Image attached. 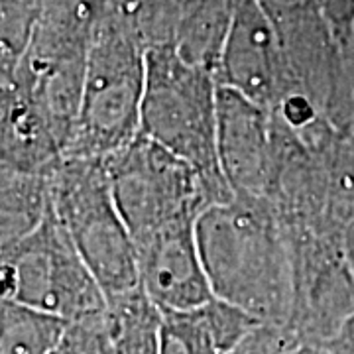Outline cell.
Here are the masks:
<instances>
[{"mask_svg":"<svg viewBox=\"0 0 354 354\" xmlns=\"http://www.w3.org/2000/svg\"><path fill=\"white\" fill-rule=\"evenodd\" d=\"M203 268L216 299L260 325L291 330L295 276L288 230L266 201L232 197L197 223Z\"/></svg>","mask_w":354,"mask_h":354,"instance_id":"cell-1","label":"cell"},{"mask_svg":"<svg viewBox=\"0 0 354 354\" xmlns=\"http://www.w3.org/2000/svg\"><path fill=\"white\" fill-rule=\"evenodd\" d=\"M146 50L128 10L104 0L88 48L75 134L65 158L104 160L140 134Z\"/></svg>","mask_w":354,"mask_h":354,"instance_id":"cell-2","label":"cell"},{"mask_svg":"<svg viewBox=\"0 0 354 354\" xmlns=\"http://www.w3.org/2000/svg\"><path fill=\"white\" fill-rule=\"evenodd\" d=\"M218 83L174 50L146 51V93L140 134L191 165L213 205L234 193L218 160Z\"/></svg>","mask_w":354,"mask_h":354,"instance_id":"cell-3","label":"cell"},{"mask_svg":"<svg viewBox=\"0 0 354 354\" xmlns=\"http://www.w3.org/2000/svg\"><path fill=\"white\" fill-rule=\"evenodd\" d=\"M51 205L106 301L142 288L136 246L102 160L64 158L51 176Z\"/></svg>","mask_w":354,"mask_h":354,"instance_id":"cell-4","label":"cell"},{"mask_svg":"<svg viewBox=\"0 0 354 354\" xmlns=\"http://www.w3.org/2000/svg\"><path fill=\"white\" fill-rule=\"evenodd\" d=\"M102 162L136 248L174 228L197 225L213 205L191 165L142 134Z\"/></svg>","mask_w":354,"mask_h":354,"instance_id":"cell-5","label":"cell"},{"mask_svg":"<svg viewBox=\"0 0 354 354\" xmlns=\"http://www.w3.org/2000/svg\"><path fill=\"white\" fill-rule=\"evenodd\" d=\"M0 254L2 297L65 323L106 311L104 291L53 211L36 232Z\"/></svg>","mask_w":354,"mask_h":354,"instance_id":"cell-6","label":"cell"},{"mask_svg":"<svg viewBox=\"0 0 354 354\" xmlns=\"http://www.w3.org/2000/svg\"><path fill=\"white\" fill-rule=\"evenodd\" d=\"M216 83L276 113L293 93L278 34L260 0H232Z\"/></svg>","mask_w":354,"mask_h":354,"instance_id":"cell-7","label":"cell"},{"mask_svg":"<svg viewBox=\"0 0 354 354\" xmlns=\"http://www.w3.org/2000/svg\"><path fill=\"white\" fill-rule=\"evenodd\" d=\"M218 160L236 197L270 203L276 181L274 116L244 95L218 85Z\"/></svg>","mask_w":354,"mask_h":354,"instance_id":"cell-8","label":"cell"},{"mask_svg":"<svg viewBox=\"0 0 354 354\" xmlns=\"http://www.w3.org/2000/svg\"><path fill=\"white\" fill-rule=\"evenodd\" d=\"M140 286L162 311H185L215 295L197 244V225L179 227L136 248Z\"/></svg>","mask_w":354,"mask_h":354,"instance_id":"cell-9","label":"cell"},{"mask_svg":"<svg viewBox=\"0 0 354 354\" xmlns=\"http://www.w3.org/2000/svg\"><path fill=\"white\" fill-rule=\"evenodd\" d=\"M0 128V169L48 174L65 158L38 104L12 81H2Z\"/></svg>","mask_w":354,"mask_h":354,"instance_id":"cell-10","label":"cell"},{"mask_svg":"<svg viewBox=\"0 0 354 354\" xmlns=\"http://www.w3.org/2000/svg\"><path fill=\"white\" fill-rule=\"evenodd\" d=\"M256 325L216 297L185 311H164L160 354H227Z\"/></svg>","mask_w":354,"mask_h":354,"instance_id":"cell-11","label":"cell"},{"mask_svg":"<svg viewBox=\"0 0 354 354\" xmlns=\"http://www.w3.org/2000/svg\"><path fill=\"white\" fill-rule=\"evenodd\" d=\"M51 176L0 169V252L28 239L51 215Z\"/></svg>","mask_w":354,"mask_h":354,"instance_id":"cell-12","label":"cell"},{"mask_svg":"<svg viewBox=\"0 0 354 354\" xmlns=\"http://www.w3.org/2000/svg\"><path fill=\"white\" fill-rule=\"evenodd\" d=\"M106 321L113 354L162 353L164 311L142 288L106 301Z\"/></svg>","mask_w":354,"mask_h":354,"instance_id":"cell-13","label":"cell"},{"mask_svg":"<svg viewBox=\"0 0 354 354\" xmlns=\"http://www.w3.org/2000/svg\"><path fill=\"white\" fill-rule=\"evenodd\" d=\"M67 325L57 317L2 297L0 354H53Z\"/></svg>","mask_w":354,"mask_h":354,"instance_id":"cell-14","label":"cell"},{"mask_svg":"<svg viewBox=\"0 0 354 354\" xmlns=\"http://www.w3.org/2000/svg\"><path fill=\"white\" fill-rule=\"evenodd\" d=\"M53 354H113L106 311L69 323Z\"/></svg>","mask_w":354,"mask_h":354,"instance_id":"cell-15","label":"cell"},{"mask_svg":"<svg viewBox=\"0 0 354 354\" xmlns=\"http://www.w3.org/2000/svg\"><path fill=\"white\" fill-rule=\"evenodd\" d=\"M299 346L304 344L291 330L274 325H256L227 354H291Z\"/></svg>","mask_w":354,"mask_h":354,"instance_id":"cell-16","label":"cell"},{"mask_svg":"<svg viewBox=\"0 0 354 354\" xmlns=\"http://www.w3.org/2000/svg\"><path fill=\"white\" fill-rule=\"evenodd\" d=\"M291 354H330L327 348L323 346H311V344H304L299 348H295Z\"/></svg>","mask_w":354,"mask_h":354,"instance_id":"cell-17","label":"cell"}]
</instances>
